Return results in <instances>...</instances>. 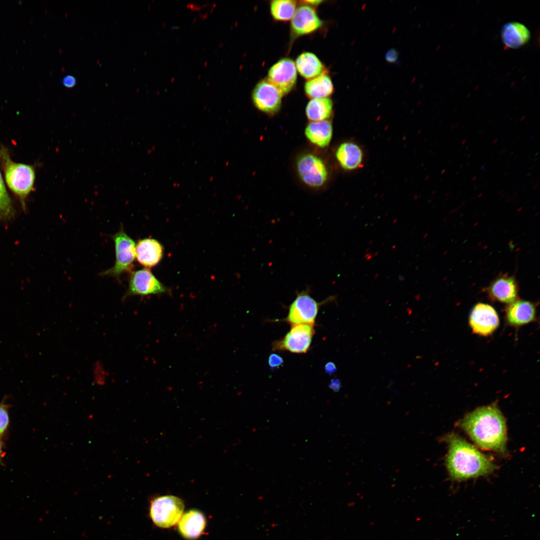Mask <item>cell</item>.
I'll list each match as a JSON object with an SVG mask.
<instances>
[{
  "mask_svg": "<svg viewBox=\"0 0 540 540\" xmlns=\"http://www.w3.org/2000/svg\"><path fill=\"white\" fill-rule=\"evenodd\" d=\"M459 424L480 448L501 454L506 452V420L496 404L468 414Z\"/></svg>",
  "mask_w": 540,
  "mask_h": 540,
  "instance_id": "6da1fadb",
  "label": "cell"
},
{
  "mask_svg": "<svg viewBox=\"0 0 540 540\" xmlns=\"http://www.w3.org/2000/svg\"><path fill=\"white\" fill-rule=\"evenodd\" d=\"M445 440L448 446L446 464L452 479L461 481L476 478L496 470L491 460L456 434H449Z\"/></svg>",
  "mask_w": 540,
  "mask_h": 540,
  "instance_id": "7a4b0ae2",
  "label": "cell"
},
{
  "mask_svg": "<svg viewBox=\"0 0 540 540\" xmlns=\"http://www.w3.org/2000/svg\"><path fill=\"white\" fill-rule=\"evenodd\" d=\"M0 159L8 186L22 200H24L34 185L35 173L33 168L12 161L7 150L4 148L0 149Z\"/></svg>",
  "mask_w": 540,
  "mask_h": 540,
  "instance_id": "3957f363",
  "label": "cell"
},
{
  "mask_svg": "<svg viewBox=\"0 0 540 540\" xmlns=\"http://www.w3.org/2000/svg\"><path fill=\"white\" fill-rule=\"evenodd\" d=\"M184 507V503L180 498L174 496H162L152 502L150 514L156 526L168 528L178 523Z\"/></svg>",
  "mask_w": 540,
  "mask_h": 540,
  "instance_id": "277c9868",
  "label": "cell"
},
{
  "mask_svg": "<svg viewBox=\"0 0 540 540\" xmlns=\"http://www.w3.org/2000/svg\"><path fill=\"white\" fill-rule=\"evenodd\" d=\"M112 238L115 247V263L101 275L112 276L118 280L122 274L132 272L136 258V244L122 228L112 235Z\"/></svg>",
  "mask_w": 540,
  "mask_h": 540,
  "instance_id": "5b68a950",
  "label": "cell"
},
{
  "mask_svg": "<svg viewBox=\"0 0 540 540\" xmlns=\"http://www.w3.org/2000/svg\"><path fill=\"white\" fill-rule=\"evenodd\" d=\"M314 324L291 325L284 338L272 344V350H287L294 353H306L310 346L314 334Z\"/></svg>",
  "mask_w": 540,
  "mask_h": 540,
  "instance_id": "8992f818",
  "label": "cell"
},
{
  "mask_svg": "<svg viewBox=\"0 0 540 540\" xmlns=\"http://www.w3.org/2000/svg\"><path fill=\"white\" fill-rule=\"evenodd\" d=\"M330 299L328 298L318 302L310 296L308 290L299 292L290 306L288 314L284 320L290 325L314 324L320 305Z\"/></svg>",
  "mask_w": 540,
  "mask_h": 540,
  "instance_id": "52a82bcc",
  "label": "cell"
},
{
  "mask_svg": "<svg viewBox=\"0 0 540 540\" xmlns=\"http://www.w3.org/2000/svg\"><path fill=\"white\" fill-rule=\"evenodd\" d=\"M296 170L300 180L309 186L320 187L327 180L328 170L324 162L313 154L300 156L296 162Z\"/></svg>",
  "mask_w": 540,
  "mask_h": 540,
  "instance_id": "ba28073f",
  "label": "cell"
},
{
  "mask_svg": "<svg viewBox=\"0 0 540 540\" xmlns=\"http://www.w3.org/2000/svg\"><path fill=\"white\" fill-rule=\"evenodd\" d=\"M500 324L498 314L491 306L478 303L472 308L469 316L472 332L481 336L491 335Z\"/></svg>",
  "mask_w": 540,
  "mask_h": 540,
  "instance_id": "9c48e42d",
  "label": "cell"
},
{
  "mask_svg": "<svg viewBox=\"0 0 540 540\" xmlns=\"http://www.w3.org/2000/svg\"><path fill=\"white\" fill-rule=\"evenodd\" d=\"M166 291V288L147 268L132 272L128 287L124 297L160 294Z\"/></svg>",
  "mask_w": 540,
  "mask_h": 540,
  "instance_id": "30bf717a",
  "label": "cell"
},
{
  "mask_svg": "<svg viewBox=\"0 0 540 540\" xmlns=\"http://www.w3.org/2000/svg\"><path fill=\"white\" fill-rule=\"evenodd\" d=\"M282 96L280 90L268 80H263L254 86L252 97L253 104L258 109L272 114L280 110Z\"/></svg>",
  "mask_w": 540,
  "mask_h": 540,
  "instance_id": "8fae6325",
  "label": "cell"
},
{
  "mask_svg": "<svg viewBox=\"0 0 540 540\" xmlns=\"http://www.w3.org/2000/svg\"><path fill=\"white\" fill-rule=\"evenodd\" d=\"M296 78L295 63L291 59L285 58L280 60L270 68L267 80L284 96L294 88Z\"/></svg>",
  "mask_w": 540,
  "mask_h": 540,
  "instance_id": "7c38bea8",
  "label": "cell"
},
{
  "mask_svg": "<svg viewBox=\"0 0 540 540\" xmlns=\"http://www.w3.org/2000/svg\"><path fill=\"white\" fill-rule=\"evenodd\" d=\"M322 25V22L315 10L306 4L296 9L292 18L290 28L292 35L300 36L312 33Z\"/></svg>",
  "mask_w": 540,
  "mask_h": 540,
  "instance_id": "4fadbf2b",
  "label": "cell"
},
{
  "mask_svg": "<svg viewBox=\"0 0 540 540\" xmlns=\"http://www.w3.org/2000/svg\"><path fill=\"white\" fill-rule=\"evenodd\" d=\"M488 298L492 300L510 304L518 298V288L516 279L504 274L496 278L487 288Z\"/></svg>",
  "mask_w": 540,
  "mask_h": 540,
  "instance_id": "5bb4252c",
  "label": "cell"
},
{
  "mask_svg": "<svg viewBox=\"0 0 540 540\" xmlns=\"http://www.w3.org/2000/svg\"><path fill=\"white\" fill-rule=\"evenodd\" d=\"M506 319L509 325L520 326L536 320V307L532 302L517 300L508 304L506 310Z\"/></svg>",
  "mask_w": 540,
  "mask_h": 540,
  "instance_id": "9a60e30c",
  "label": "cell"
},
{
  "mask_svg": "<svg viewBox=\"0 0 540 540\" xmlns=\"http://www.w3.org/2000/svg\"><path fill=\"white\" fill-rule=\"evenodd\" d=\"M206 524L204 514L196 510H190L183 514L178 522V530L185 538L194 540L202 534Z\"/></svg>",
  "mask_w": 540,
  "mask_h": 540,
  "instance_id": "2e32d148",
  "label": "cell"
},
{
  "mask_svg": "<svg viewBox=\"0 0 540 540\" xmlns=\"http://www.w3.org/2000/svg\"><path fill=\"white\" fill-rule=\"evenodd\" d=\"M163 256V247L156 240L144 238L136 246V257L142 266L150 268L157 264Z\"/></svg>",
  "mask_w": 540,
  "mask_h": 540,
  "instance_id": "e0dca14e",
  "label": "cell"
},
{
  "mask_svg": "<svg viewBox=\"0 0 540 540\" xmlns=\"http://www.w3.org/2000/svg\"><path fill=\"white\" fill-rule=\"evenodd\" d=\"M530 32L524 24L518 22H510L501 30V38L506 48H519L530 40Z\"/></svg>",
  "mask_w": 540,
  "mask_h": 540,
  "instance_id": "ac0fdd59",
  "label": "cell"
},
{
  "mask_svg": "<svg viewBox=\"0 0 540 540\" xmlns=\"http://www.w3.org/2000/svg\"><path fill=\"white\" fill-rule=\"evenodd\" d=\"M304 133L312 144L324 148L328 146L332 138L331 122L327 120L311 122L306 128Z\"/></svg>",
  "mask_w": 540,
  "mask_h": 540,
  "instance_id": "d6986e66",
  "label": "cell"
},
{
  "mask_svg": "<svg viewBox=\"0 0 540 540\" xmlns=\"http://www.w3.org/2000/svg\"><path fill=\"white\" fill-rule=\"evenodd\" d=\"M336 158L344 169L352 170L358 168L362 163V152L356 144L350 142L342 144L336 151Z\"/></svg>",
  "mask_w": 540,
  "mask_h": 540,
  "instance_id": "ffe728a7",
  "label": "cell"
},
{
  "mask_svg": "<svg viewBox=\"0 0 540 540\" xmlns=\"http://www.w3.org/2000/svg\"><path fill=\"white\" fill-rule=\"evenodd\" d=\"M295 65L300 74L310 80L324 73V68L319 58L313 53L304 52L296 58Z\"/></svg>",
  "mask_w": 540,
  "mask_h": 540,
  "instance_id": "44dd1931",
  "label": "cell"
},
{
  "mask_svg": "<svg viewBox=\"0 0 540 540\" xmlns=\"http://www.w3.org/2000/svg\"><path fill=\"white\" fill-rule=\"evenodd\" d=\"M304 91L312 99L325 98L332 94L334 86L330 78L324 72L308 80L304 84Z\"/></svg>",
  "mask_w": 540,
  "mask_h": 540,
  "instance_id": "7402d4cb",
  "label": "cell"
},
{
  "mask_svg": "<svg viewBox=\"0 0 540 540\" xmlns=\"http://www.w3.org/2000/svg\"><path fill=\"white\" fill-rule=\"evenodd\" d=\"M332 110V102L328 98L312 99L306 108V116L312 122L326 120Z\"/></svg>",
  "mask_w": 540,
  "mask_h": 540,
  "instance_id": "603a6c76",
  "label": "cell"
},
{
  "mask_svg": "<svg viewBox=\"0 0 540 540\" xmlns=\"http://www.w3.org/2000/svg\"><path fill=\"white\" fill-rule=\"evenodd\" d=\"M296 2L291 0H274L271 2L270 11L276 20L286 21L292 18L296 10Z\"/></svg>",
  "mask_w": 540,
  "mask_h": 540,
  "instance_id": "cb8c5ba5",
  "label": "cell"
},
{
  "mask_svg": "<svg viewBox=\"0 0 540 540\" xmlns=\"http://www.w3.org/2000/svg\"><path fill=\"white\" fill-rule=\"evenodd\" d=\"M13 214L12 202L0 172V218H10Z\"/></svg>",
  "mask_w": 540,
  "mask_h": 540,
  "instance_id": "d4e9b609",
  "label": "cell"
},
{
  "mask_svg": "<svg viewBox=\"0 0 540 540\" xmlns=\"http://www.w3.org/2000/svg\"><path fill=\"white\" fill-rule=\"evenodd\" d=\"M9 422L8 406L1 403L0 404V437L2 436L6 432Z\"/></svg>",
  "mask_w": 540,
  "mask_h": 540,
  "instance_id": "484cf974",
  "label": "cell"
},
{
  "mask_svg": "<svg viewBox=\"0 0 540 540\" xmlns=\"http://www.w3.org/2000/svg\"><path fill=\"white\" fill-rule=\"evenodd\" d=\"M283 362V358L276 354H272L268 357V365L272 368H279Z\"/></svg>",
  "mask_w": 540,
  "mask_h": 540,
  "instance_id": "4316f807",
  "label": "cell"
},
{
  "mask_svg": "<svg viewBox=\"0 0 540 540\" xmlns=\"http://www.w3.org/2000/svg\"><path fill=\"white\" fill-rule=\"evenodd\" d=\"M62 84L68 88L74 87L76 84L77 80L75 76L72 75H67L63 77L61 80Z\"/></svg>",
  "mask_w": 540,
  "mask_h": 540,
  "instance_id": "83f0119b",
  "label": "cell"
},
{
  "mask_svg": "<svg viewBox=\"0 0 540 540\" xmlns=\"http://www.w3.org/2000/svg\"><path fill=\"white\" fill-rule=\"evenodd\" d=\"M398 56V52L394 48L389 50L386 54L385 58L390 63L396 62Z\"/></svg>",
  "mask_w": 540,
  "mask_h": 540,
  "instance_id": "f1b7e54d",
  "label": "cell"
},
{
  "mask_svg": "<svg viewBox=\"0 0 540 540\" xmlns=\"http://www.w3.org/2000/svg\"><path fill=\"white\" fill-rule=\"evenodd\" d=\"M328 386L334 392H338L342 387L340 380L338 378H334L331 380Z\"/></svg>",
  "mask_w": 540,
  "mask_h": 540,
  "instance_id": "f546056e",
  "label": "cell"
},
{
  "mask_svg": "<svg viewBox=\"0 0 540 540\" xmlns=\"http://www.w3.org/2000/svg\"><path fill=\"white\" fill-rule=\"evenodd\" d=\"M324 370L328 374H333L336 371V366L333 362H329L324 366Z\"/></svg>",
  "mask_w": 540,
  "mask_h": 540,
  "instance_id": "4dcf8cb0",
  "label": "cell"
},
{
  "mask_svg": "<svg viewBox=\"0 0 540 540\" xmlns=\"http://www.w3.org/2000/svg\"><path fill=\"white\" fill-rule=\"evenodd\" d=\"M322 2H323L322 0H304V1H303L304 3V4H304L308 5V6H311V5H312V6H316V5L319 4H320Z\"/></svg>",
  "mask_w": 540,
  "mask_h": 540,
  "instance_id": "1f68e13d",
  "label": "cell"
},
{
  "mask_svg": "<svg viewBox=\"0 0 540 540\" xmlns=\"http://www.w3.org/2000/svg\"><path fill=\"white\" fill-rule=\"evenodd\" d=\"M2 442L1 440L0 439V462L1 460V457H2Z\"/></svg>",
  "mask_w": 540,
  "mask_h": 540,
  "instance_id": "d6a6232c",
  "label": "cell"
},
{
  "mask_svg": "<svg viewBox=\"0 0 540 540\" xmlns=\"http://www.w3.org/2000/svg\"><path fill=\"white\" fill-rule=\"evenodd\" d=\"M498 140V138L494 139L492 142V144H496Z\"/></svg>",
  "mask_w": 540,
  "mask_h": 540,
  "instance_id": "836d02e7",
  "label": "cell"
},
{
  "mask_svg": "<svg viewBox=\"0 0 540 540\" xmlns=\"http://www.w3.org/2000/svg\"><path fill=\"white\" fill-rule=\"evenodd\" d=\"M466 142V140L464 139V140H462V145H464L465 144Z\"/></svg>",
  "mask_w": 540,
  "mask_h": 540,
  "instance_id": "e575fe53",
  "label": "cell"
},
{
  "mask_svg": "<svg viewBox=\"0 0 540 540\" xmlns=\"http://www.w3.org/2000/svg\"><path fill=\"white\" fill-rule=\"evenodd\" d=\"M538 184H535V186H534V189H535V188H537V187H538Z\"/></svg>",
  "mask_w": 540,
  "mask_h": 540,
  "instance_id": "d590c367",
  "label": "cell"
},
{
  "mask_svg": "<svg viewBox=\"0 0 540 540\" xmlns=\"http://www.w3.org/2000/svg\"><path fill=\"white\" fill-rule=\"evenodd\" d=\"M506 148H505V149L503 150H502V151L501 152L500 154H504V152H506Z\"/></svg>",
  "mask_w": 540,
  "mask_h": 540,
  "instance_id": "8d00e7d4",
  "label": "cell"
},
{
  "mask_svg": "<svg viewBox=\"0 0 540 540\" xmlns=\"http://www.w3.org/2000/svg\"><path fill=\"white\" fill-rule=\"evenodd\" d=\"M476 178H477V176H474V178H472V180H475V179H476Z\"/></svg>",
  "mask_w": 540,
  "mask_h": 540,
  "instance_id": "74e56055",
  "label": "cell"
},
{
  "mask_svg": "<svg viewBox=\"0 0 540 540\" xmlns=\"http://www.w3.org/2000/svg\"><path fill=\"white\" fill-rule=\"evenodd\" d=\"M454 124H453V125H452V127H451L450 129H451V130H452V129H453V128H454Z\"/></svg>",
  "mask_w": 540,
  "mask_h": 540,
  "instance_id": "f35d334b",
  "label": "cell"
},
{
  "mask_svg": "<svg viewBox=\"0 0 540 540\" xmlns=\"http://www.w3.org/2000/svg\"><path fill=\"white\" fill-rule=\"evenodd\" d=\"M458 125V124H457L456 125V127H457Z\"/></svg>",
  "mask_w": 540,
  "mask_h": 540,
  "instance_id": "ab89813d",
  "label": "cell"
}]
</instances>
